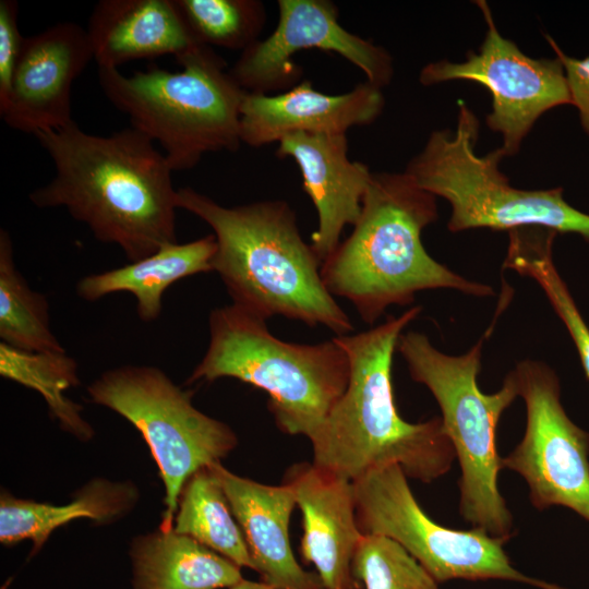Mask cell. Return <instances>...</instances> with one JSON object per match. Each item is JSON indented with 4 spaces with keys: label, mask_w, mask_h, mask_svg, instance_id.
<instances>
[{
    "label": "cell",
    "mask_w": 589,
    "mask_h": 589,
    "mask_svg": "<svg viewBox=\"0 0 589 589\" xmlns=\"http://www.w3.org/2000/svg\"><path fill=\"white\" fill-rule=\"evenodd\" d=\"M50 156L53 178L29 194L39 208L64 207L130 262L177 242V190L164 153L134 127L91 134L73 121L34 135Z\"/></svg>",
    "instance_id": "1"
},
{
    "label": "cell",
    "mask_w": 589,
    "mask_h": 589,
    "mask_svg": "<svg viewBox=\"0 0 589 589\" xmlns=\"http://www.w3.org/2000/svg\"><path fill=\"white\" fill-rule=\"evenodd\" d=\"M421 310L414 305L368 330L334 337L349 358L350 375L345 393L310 438L315 466L350 482L388 465L424 483L450 469L456 455L441 417L407 422L394 399V352Z\"/></svg>",
    "instance_id": "2"
},
{
    "label": "cell",
    "mask_w": 589,
    "mask_h": 589,
    "mask_svg": "<svg viewBox=\"0 0 589 589\" xmlns=\"http://www.w3.org/2000/svg\"><path fill=\"white\" fill-rule=\"evenodd\" d=\"M177 207L205 221L216 239L213 271L232 303L267 320L281 315L337 336L353 325L325 287L322 262L299 231L297 217L283 200L226 207L196 190H177Z\"/></svg>",
    "instance_id": "3"
},
{
    "label": "cell",
    "mask_w": 589,
    "mask_h": 589,
    "mask_svg": "<svg viewBox=\"0 0 589 589\" xmlns=\"http://www.w3.org/2000/svg\"><path fill=\"white\" fill-rule=\"evenodd\" d=\"M436 219V196L405 172L372 173L351 233L322 262L325 287L347 299L370 325L388 306L411 304L423 290L493 296L489 285L469 280L429 255L421 233Z\"/></svg>",
    "instance_id": "4"
},
{
    "label": "cell",
    "mask_w": 589,
    "mask_h": 589,
    "mask_svg": "<svg viewBox=\"0 0 589 589\" xmlns=\"http://www.w3.org/2000/svg\"><path fill=\"white\" fill-rule=\"evenodd\" d=\"M209 344L188 383L232 377L268 396L280 431L309 440L345 393L349 358L330 340L304 345L274 336L266 320L231 303L208 318Z\"/></svg>",
    "instance_id": "5"
},
{
    "label": "cell",
    "mask_w": 589,
    "mask_h": 589,
    "mask_svg": "<svg viewBox=\"0 0 589 589\" xmlns=\"http://www.w3.org/2000/svg\"><path fill=\"white\" fill-rule=\"evenodd\" d=\"M177 62L181 71L151 65L132 75L98 68V82L131 125L163 147L171 170L184 171L207 153L240 147V110L247 92L212 47L197 46Z\"/></svg>",
    "instance_id": "6"
},
{
    "label": "cell",
    "mask_w": 589,
    "mask_h": 589,
    "mask_svg": "<svg viewBox=\"0 0 589 589\" xmlns=\"http://www.w3.org/2000/svg\"><path fill=\"white\" fill-rule=\"evenodd\" d=\"M484 337L466 353L450 356L436 349L419 332L402 333L397 350L410 376L434 396L444 431L458 458L459 513L473 528L508 541L514 536L513 516L498 490L502 457L497 453L496 430L502 413L518 397L512 371L493 394L478 386Z\"/></svg>",
    "instance_id": "7"
},
{
    "label": "cell",
    "mask_w": 589,
    "mask_h": 589,
    "mask_svg": "<svg viewBox=\"0 0 589 589\" xmlns=\"http://www.w3.org/2000/svg\"><path fill=\"white\" fill-rule=\"evenodd\" d=\"M479 129L473 111L459 100L455 131L432 132L404 171L419 188L449 203V231L542 227L589 242V214L567 203L562 188L512 187L498 168L504 158L498 148L484 156L474 152Z\"/></svg>",
    "instance_id": "8"
},
{
    "label": "cell",
    "mask_w": 589,
    "mask_h": 589,
    "mask_svg": "<svg viewBox=\"0 0 589 589\" xmlns=\"http://www.w3.org/2000/svg\"><path fill=\"white\" fill-rule=\"evenodd\" d=\"M87 393L91 401L119 413L142 434L166 491L159 528H173L187 480L231 453L238 445L236 433L195 408L193 393L176 385L156 366L123 365L106 371Z\"/></svg>",
    "instance_id": "9"
},
{
    "label": "cell",
    "mask_w": 589,
    "mask_h": 589,
    "mask_svg": "<svg viewBox=\"0 0 589 589\" xmlns=\"http://www.w3.org/2000/svg\"><path fill=\"white\" fill-rule=\"evenodd\" d=\"M398 465L375 468L352 482L356 519L362 534L401 545L438 584L452 579L519 581L564 589L517 570L504 542L484 530H455L432 520L413 496Z\"/></svg>",
    "instance_id": "10"
},
{
    "label": "cell",
    "mask_w": 589,
    "mask_h": 589,
    "mask_svg": "<svg viewBox=\"0 0 589 589\" xmlns=\"http://www.w3.org/2000/svg\"><path fill=\"white\" fill-rule=\"evenodd\" d=\"M512 373L527 424L520 443L502 458V468L526 480L536 508L564 506L589 521V433L565 412L558 377L548 364L524 360Z\"/></svg>",
    "instance_id": "11"
},
{
    "label": "cell",
    "mask_w": 589,
    "mask_h": 589,
    "mask_svg": "<svg viewBox=\"0 0 589 589\" xmlns=\"http://www.w3.org/2000/svg\"><path fill=\"white\" fill-rule=\"evenodd\" d=\"M481 10L486 33L479 52L469 51L462 62L440 60L424 65L419 80L434 85L455 80L476 82L492 95L488 127L501 133L498 147L504 157L512 156L548 110L570 105V95L561 60L534 59L498 32L486 1H474Z\"/></svg>",
    "instance_id": "12"
},
{
    "label": "cell",
    "mask_w": 589,
    "mask_h": 589,
    "mask_svg": "<svg viewBox=\"0 0 589 589\" xmlns=\"http://www.w3.org/2000/svg\"><path fill=\"white\" fill-rule=\"evenodd\" d=\"M279 19L273 33L241 51L229 73L248 93L285 92L303 79L292 58L306 49L335 52L359 68L376 87L389 84L393 59L388 51L345 29L338 8L329 0H278Z\"/></svg>",
    "instance_id": "13"
},
{
    "label": "cell",
    "mask_w": 589,
    "mask_h": 589,
    "mask_svg": "<svg viewBox=\"0 0 589 589\" xmlns=\"http://www.w3.org/2000/svg\"><path fill=\"white\" fill-rule=\"evenodd\" d=\"M93 59L87 32L74 22L24 37L0 117L9 128L32 135L71 124V88Z\"/></svg>",
    "instance_id": "14"
},
{
    "label": "cell",
    "mask_w": 589,
    "mask_h": 589,
    "mask_svg": "<svg viewBox=\"0 0 589 589\" xmlns=\"http://www.w3.org/2000/svg\"><path fill=\"white\" fill-rule=\"evenodd\" d=\"M302 513L300 553L315 567L325 589H361L352 560L362 538L352 482L315 466L296 462L284 474Z\"/></svg>",
    "instance_id": "15"
},
{
    "label": "cell",
    "mask_w": 589,
    "mask_h": 589,
    "mask_svg": "<svg viewBox=\"0 0 589 589\" xmlns=\"http://www.w3.org/2000/svg\"><path fill=\"white\" fill-rule=\"evenodd\" d=\"M382 88L368 81L339 95L324 94L309 80L276 95L245 94L240 110L242 144L261 147L294 133L346 134L383 111Z\"/></svg>",
    "instance_id": "16"
},
{
    "label": "cell",
    "mask_w": 589,
    "mask_h": 589,
    "mask_svg": "<svg viewBox=\"0 0 589 589\" xmlns=\"http://www.w3.org/2000/svg\"><path fill=\"white\" fill-rule=\"evenodd\" d=\"M276 155L292 158L300 169L317 214L310 244L323 262L340 243L344 228L357 223L373 172L348 157L346 134H290L278 142Z\"/></svg>",
    "instance_id": "17"
},
{
    "label": "cell",
    "mask_w": 589,
    "mask_h": 589,
    "mask_svg": "<svg viewBox=\"0 0 589 589\" xmlns=\"http://www.w3.org/2000/svg\"><path fill=\"white\" fill-rule=\"evenodd\" d=\"M223 486L262 581L275 589H325L316 573L296 560L289 522L297 506L291 489L240 477L220 461L208 465Z\"/></svg>",
    "instance_id": "18"
},
{
    "label": "cell",
    "mask_w": 589,
    "mask_h": 589,
    "mask_svg": "<svg viewBox=\"0 0 589 589\" xmlns=\"http://www.w3.org/2000/svg\"><path fill=\"white\" fill-rule=\"evenodd\" d=\"M98 68L172 55L176 60L201 46L173 0H100L86 28Z\"/></svg>",
    "instance_id": "19"
},
{
    "label": "cell",
    "mask_w": 589,
    "mask_h": 589,
    "mask_svg": "<svg viewBox=\"0 0 589 589\" xmlns=\"http://www.w3.org/2000/svg\"><path fill=\"white\" fill-rule=\"evenodd\" d=\"M217 244L214 235L187 243H169L142 260L81 278L76 293L96 301L115 292H129L136 300L141 321L157 320L167 288L185 277L213 271Z\"/></svg>",
    "instance_id": "20"
},
{
    "label": "cell",
    "mask_w": 589,
    "mask_h": 589,
    "mask_svg": "<svg viewBox=\"0 0 589 589\" xmlns=\"http://www.w3.org/2000/svg\"><path fill=\"white\" fill-rule=\"evenodd\" d=\"M133 589H224L241 567L173 528L142 534L130 546Z\"/></svg>",
    "instance_id": "21"
},
{
    "label": "cell",
    "mask_w": 589,
    "mask_h": 589,
    "mask_svg": "<svg viewBox=\"0 0 589 589\" xmlns=\"http://www.w3.org/2000/svg\"><path fill=\"white\" fill-rule=\"evenodd\" d=\"M137 497L132 483L100 478L91 480L77 491L72 502L62 506L17 498L2 491L0 542L12 545L32 540L35 553L58 527L80 517L99 524L111 522L131 510Z\"/></svg>",
    "instance_id": "22"
},
{
    "label": "cell",
    "mask_w": 589,
    "mask_h": 589,
    "mask_svg": "<svg viewBox=\"0 0 589 589\" xmlns=\"http://www.w3.org/2000/svg\"><path fill=\"white\" fill-rule=\"evenodd\" d=\"M173 522L177 532L194 538L239 567L255 570L226 493L208 466L199 469L187 480Z\"/></svg>",
    "instance_id": "23"
},
{
    "label": "cell",
    "mask_w": 589,
    "mask_h": 589,
    "mask_svg": "<svg viewBox=\"0 0 589 589\" xmlns=\"http://www.w3.org/2000/svg\"><path fill=\"white\" fill-rule=\"evenodd\" d=\"M508 236L505 268L534 279L542 288L569 333L589 380V327L554 265L552 247L556 232L542 227H524L508 231Z\"/></svg>",
    "instance_id": "24"
},
{
    "label": "cell",
    "mask_w": 589,
    "mask_h": 589,
    "mask_svg": "<svg viewBox=\"0 0 589 589\" xmlns=\"http://www.w3.org/2000/svg\"><path fill=\"white\" fill-rule=\"evenodd\" d=\"M0 374L38 392L65 431L81 441L93 437L92 425L81 416L82 407L64 395L80 383L77 364L65 351H25L1 341Z\"/></svg>",
    "instance_id": "25"
},
{
    "label": "cell",
    "mask_w": 589,
    "mask_h": 589,
    "mask_svg": "<svg viewBox=\"0 0 589 589\" xmlns=\"http://www.w3.org/2000/svg\"><path fill=\"white\" fill-rule=\"evenodd\" d=\"M0 338L25 351H65L51 332L46 297L33 290L16 268L11 237L3 229L0 230Z\"/></svg>",
    "instance_id": "26"
},
{
    "label": "cell",
    "mask_w": 589,
    "mask_h": 589,
    "mask_svg": "<svg viewBox=\"0 0 589 589\" xmlns=\"http://www.w3.org/2000/svg\"><path fill=\"white\" fill-rule=\"evenodd\" d=\"M193 38L203 46L243 51L259 40L266 11L259 0H173Z\"/></svg>",
    "instance_id": "27"
},
{
    "label": "cell",
    "mask_w": 589,
    "mask_h": 589,
    "mask_svg": "<svg viewBox=\"0 0 589 589\" xmlns=\"http://www.w3.org/2000/svg\"><path fill=\"white\" fill-rule=\"evenodd\" d=\"M363 589H440L438 582L397 542L363 534L352 560Z\"/></svg>",
    "instance_id": "28"
},
{
    "label": "cell",
    "mask_w": 589,
    "mask_h": 589,
    "mask_svg": "<svg viewBox=\"0 0 589 589\" xmlns=\"http://www.w3.org/2000/svg\"><path fill=\"white\" fill-rule=\"evenodd\" d=\"M19 4L0 0V112L5 108L24 37L17 26Z\"/></svg>",
    "instance_id": "29"
},
{
    "label": "cell",
    "mask_w": 589,
    "mask_h": 589,
    "mask_svg": "<svg viewBox=\"0 0 589 589\" xmlns=\"http://www.w3.org/2000/svg\"><path fill=\"white\" fill-rule=\"evenodd\" d=\"M545 38L564 67L570 105L577 108L581 128L589 136V56L582 59L573 58L566 55L550 35H545Z\"/></svg>",
    "instance_id": "30"
},
{
    "label": "cell",
    "mask_w": 589,
    "mask_h": 589,
    "mask_svg": "<svg viewBox=\"0 0 589 589\" xmlns=\"http://www.w3.org/2000/svg\"><path fill=\"white\" fill-rule=\"evenodd\" d=\"M226 589H275V588H273L272 586L263 581H252V580H247L243 578L236 585Z\"/></svg>",
    "instance_id": "31"
}]
</instances>
